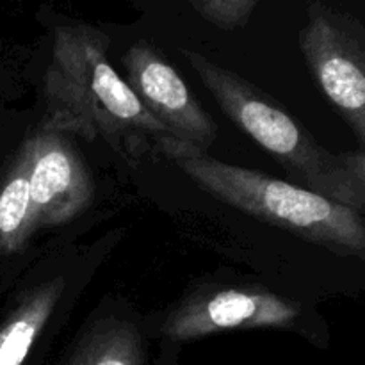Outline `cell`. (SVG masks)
Returning a JSON list of instances; mask_svg holds the SVG:
<instances>
[{
    "mask_svg": "<svg viewBox=\"0 0 365 365\" xmlns=\"http://www.w3.org/2000/svg\"><path fill=\"white\" fill-rule=\"evenodd\" d=\"M109 43L103 32L89 25L56 29L39 128L86 141L103 138L118 152L134 148L141 135H166L113 68Z\"/></svg>",
    "mask_w": 365,
    "mask_h": 365,
    "instance_id": "cell-1",
    "label": "cell"
},
{
    "mask_svg": "<svg viewBox=\"0 0 365 365\" xmlns=\"http://www.w3.org/2000/svg\"><path fill=\"white\" fill-rule=\"evenodd\" d=\"M225 116L282 164L303 189L365 212L364 152L334 153L255 84L192 50H182ZM296 184V185H298Z\"/></svg>",
    "mask_w": 365,
    "mask_h": 365,
    "instance_id": "cell-2",
    "label": "cell"
},
{
    "mask_svg": "<svg viewBox=\"0 0 365 365\" xmlns=\"http://www.w3.org/2000/svg\"><path fill=\"white\" fill-rule=\"evenodd\" d=\"M157 152L214 198L335 253L365 257L364 214L302 185L221 163L170 135L159 139Z\"/></svg>",
    "mask_w": 365,
    "mask_h": 365,
    "instance_id": "cell-3",
    "label": "cell"
},
{
    "mask_svg": "<svg viewBox=\"0 0 365 365\" xmlns=\"http://www.w3.org/2000/svg\"><path fill=\"white\" fill-rule=\"evenodd\" d=\"M299 45L319 88L364 146L365 43L360 24L324 6H312Z\"/></svg>",
    "mask_w": 365,
    "mask_h": 365,
    "instance_id": "cell-4",
    "label": "cell"
},
{
    "mask_svg": "<svg viewBox=\"0 0 365 365\" xmlns=\"http://www.w3.org/2000/svg\"><path fill=\"white\" fill-rule=\"evenodd\" d=\"M127 84L166 135L209 152L217 127L173 66L148 41H135L125 53Z\"/></svg>",
    "mask_w": 365,
    "mask_h": 365,
    "instance_id": "cell-5",
    "label": "cell"
},
{
    "mask_svg": "<svg viewBox=\"0 0 365 365\" xmlns=\"http://www.w3.org/2000/svg\"><path fill=\"white\" fill-rule=\"evenodd\" d=\"M31 210L36 230L73 220L93 198V180L66 134L39 128L29 138Z\"/></svg>",
    "mask_w": 365,
    "mask_h": 365,
    "instance_id": "cell-6",
    "label": "cell"
},
{
    "mask_svg": "<svg viewBox=\"0 0 365 365\" xmlns=\"http://www.w3.org/2000/svg\"><path fill=\"white\" fill-rule=\"evenodd\" d=\"M299 307L264 289H221L189 299L164 324L173 341H191L228 330L287 327Z\"/></svg>",
    "mask_w": 365,
    "mask_h": 365,
    "instance_id": "cell-7",
    "label": "cell"
},
{
    "mask_svg": "<svg viewBox=\"0 0 365 365\" xmlns=\"http://www.w3.org/2000/svg\"><path fill=\"white\" fill-rule=\"evenodd\" d=\"M57 277L24 296L0 324V365H24L63 294Z\"/></svg>",
    "mask_w": 365,
    "mask_h": 365,
    "instance_id": "cell-8",
    "label": "cell"
},
{
    "mask_svg": "<svg viewBox=\"0 0 365 365\" xmlns=\"http://www.w3.org/2000/svg\"><path fill=\"white\" fill-rule=\"evenodd\" d=\"M31 163L32 152L27 139L9 168L0 175V255L20 252L36 232L29 187Z\"/></svg>",
    "mask_w": 365,
    "mask_h": 365,
    "instance_id": "cell-9",
    "label": "cell"
},
{
    "mask_svg": "<svg viewBox=\"0 0 365 365\" xmlns=\"http://www.w3.org/2000/svg\"><path fill=\"white\" fill-rule=\"evenodd\" d=\"M66 365H145L141 335L134 324L107 317L86 331Z\"/></svg>",
    "mask_w": 365,
    "mask_h": 365,
    "instance_id": "cell-10",
    "label": "cell"
},
{
    "mask_svg": "<svg viewBox=\"0 0 365 365\" xmlns=\"http://www.w3.org/2000/svg\"><path fill=\"white\" fill-rule=\"evenodd\" d=\"M207 21L225 31L248 24L259 0H191Z\"/></svg>",
    "mask_w": 365,
    "mask_h": 365,
    "instance_id": "cell-11",
    "label": "cell"
}]
</instances>
